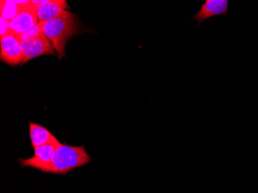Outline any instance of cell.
<instances>
[{
	"label": "cell",
	"mask_w": 258,
	"mask_h": 193,
	"mask_svg": "<svg viewBox=\"0 0 258 193\" xmlns=\"http://www.w3.org/2000/svg\"><path fill=\"white\" fill-rule=\"evenodd\" d=\"M1 3V17L8 20L13 21L17 17L22 8L27 4H19L16 0H2Z\"/></svg>",
	"instance_id": "obj_10"
},
{
	"label": "cell",
	"mask_w": 258,
	"mask_h": 193,
	"mask_svg": "<svg viewBox=\"0 0 258 193\" xmlns=\"http://www.w3.org/2000/svg\"><path fill=\"white\" fill-rule=\"evenodd\" d=\"M31 3L36 6L39 23L50 21L60 17L66 9H69L65 0H31Z\"/></svg>",
	"instance_id": "obj_7"
},
{
	"label": "cell",
	"mask_w": 258,
	"mask_h": 193,
	"mask_svg": "<svg viewBox=\"0 0 258 193\" xmlns=\"http://www.w3.org/2000/svg\"><path fill=\"white\" fill-rule=\"evenodd\" d=\"M92 158L85 146H71L60 143L55 150L53 162L49 173L66 175L75 168L88 165Z\"/></svg>",
	"instance_id": "obj_2"
},
{
	"label": "cell",
	"mask_w": 258,
	"mask_h": 193,
	"mask_svg": "<svg viewBox=\"0 0 258 193\" xmlns=\"http://www.w3.org/2000/svg\"><path fill=\"white\" fill-rule=\"evenodd\" d=\"M21 46L23 50L21 65L43 55L56 56V50L51 42L43 34L30 40H21Z\"/></svg>",
	"instance_id": "obj_5"
},
{
	"label": "cell",
	"mask_w": 258,
	"mask_h": 193,
	"mask_svg": "<svg viewBox=\"0 0 258 193\" xmlns=\"http://www.w3.org/2000/svg\"><path fill=\"white\" fill-rule=\"evenodd\" d=\"M41 34H43V33H42L41 26H40V23H38V24L35 26L33 29L29 30L28 32L24 33V34L20 35L19 37H20V40H25L35 38V37H39V36H40Z\"/></svg>",
	"instance_id": "obj_11"
},
{
	"label": "cell",
	"mask_w": 258,
	"mask_h": 193,
	"mask_svg": "<svg viewBox=\"0 0 258 193\" xmlns=\"http://www.w3.org/2000/svg\"><path fill=\"white\" fill-rule=\"evenodd\" d=\"M1 61L12 67L21 65L23 59L21 40L18 35L12 31L9 32L4 37H0Z\"/></svg>",
	"instance_id": "obj_4"
},
{
	"label": "cell",
	"mask_w": 258,
	"mask_h": 193,
	"mask_svg": "<svg viewBox=\"0 0 258 193\" xmlns=\"http://www.w3.org/2000/svg\"><path fill=\"white\" fill-rule=\"evenodd\" d=\"M59 142L47 144L45 146L34 149V155L29 159H20L19 163L21 167H30L41 171L43 173H49L53 162V155Z\"/></svg>",
	"instance_id": "obj_3"
},
{
	"label": "cell",
	"mask_w": 258,
	"mask_h": 193,
	"mask_svg": "<svg viewBox=\"0 0 258 193\" xmlns=\"http://www.w3.org/2000/svg\"><path fill=\"white\" fill-rule=\"evenodd\" d=\"M30 124V139L33 149L45 146L47 144L59 142L56 136L46 128L44 126L29 121Z\"/></svg>",
	"instance_id": "obj_9"
},
{
	"label": "cell",
	"mask_w": 258,
	"mask_h": 193,
	"mask_svg": "<svg viewBox=\"0 0 258 193\" xmlns=\"http://www.w3.org/2000/svg\"><path fill=\"white\" fill-rule=\"evenodd\" d=\"M228 0H205L197 14L191 20L198 22V25L196 28L199 29L201 24L208 19L228 14Z\"/></svg>",
	"instance_id": "obj_8"
},
{
	"label": "cell",
	"mask_w": 258,
	"mask_h": 193,
	"mask_svg": "<svg viewBox=\"0 0 258 193\" xmlns=\"http://www.w3.org/2000/svg\"><path fill=\"white\" fill-rule=\"evenodd\" d=\"M10 22L1 17V29H0V37H3L10 31Z\"/></svg>",
	"instance_id": "obj_12"
},
{
	"label": "cell",
	"mask_w": 258,
	"mask_h": 193,
	"mask_svg": "<svg viewBox=\"0 0 258 193\" xmlns=\"http://www.w3.org/2000/svg\"><path fill=\"white\" fill-rule=\"evenodd\" d=\"M40 23L42 33L51 42L57 57L62 59L66 55L67 43L80 32L79 22L76 16L66 10L60 17Z\"/></svg>",
	"instance_id": "obj_1"
},
{
	"label": "cell",
	"mask_w": 258,
	"mask_h": 193,
	"mask_svg": "<svg viewBox=\"0 0 258 193\" xmlns=\"http://www.w3.org/2000/svg\"><path fill=\"white\" fill-rule=\"evenodd\" d=\"M38 23L36 6L30 0L28 4L22 8L17 17L10 22V31L20 36L33 29Z\"/></svg>",
	"instance_id": "obj_6"
}]
</instances>
